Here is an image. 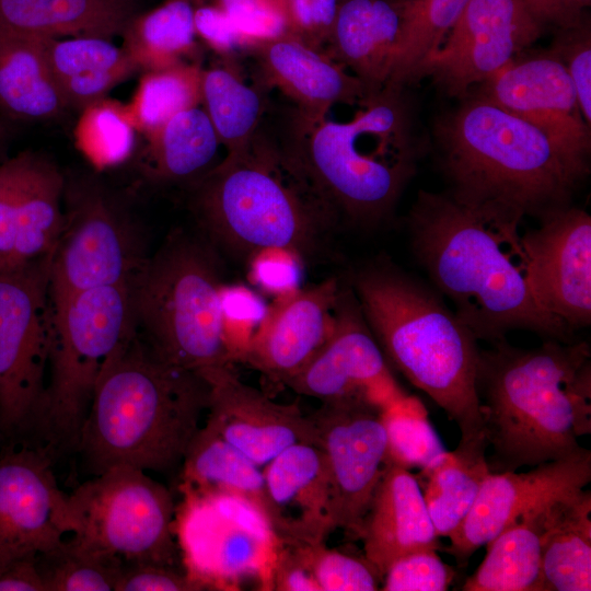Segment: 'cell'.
I'll return each instance as SVG.
<instances>
[{"label": "cell", "instance_id": "obj_25", "mask_svg": "<svg viewBox=\"0 0 591 591\" xmlns=\"http://www.w3.org/2000/svg\"><path fill=\"white\" fill-rule=\"evenodd\" d=\"M364 557L382 576L398 557L439 548L421 489L408 470L387 463L362 523Z\"/></svg>", "mask_w": 591, "mask_h": 591}, {"label": "cell", "instance_id": "obj_3", "mask_svg": "<svg viewBox=\"0 0 591 591\" xmlns=\"http://www.w3.org/2000/svg\"><path fill=\"white\" fill-rule=\"evenodd\" d=\"M209 384L160 358L136 335L103 372L76 451L93 476L115 466L171 473L207 412Z\"/></svg>", "mask_w": 591, "mask_h": 591}, {"label": "cell", "instance_id": "obj_24", "mask_svg": "<svg viewBox=\"0 0 591 591\" xmlns=\"http://www.w3.org/2000/svg\"><path fill=\"white\" fill-rule=\"evenodd\" d=\"M251 47L265 81L297 104L301 118H324L334 105L359 104L369 94L358 77L324 50L286 31Z\"/></svg>", "mask_w": 591, "mask_h": 591}, {"label": "cell", "instance_id": "obj_21", "mask_svg": "<svg viewBox=\"0 0 591 591\" xmlns=\"http://www.w3.org/2000/svg\"><path fill=\"white\" fill-rule=\"evenodd\" d=\"M201 376L209 384L205 425L260 467L290 445H318L313 421L296 404L270 399L243 383L232 368L211 370Z\"/></svg>", "mask_w": 591, "mask_h": 591}, {"label": "cell", "instance_id": "obj_14", "mask_svg": "<svg viewBox=\"0 0 591 591\" xmlns=\"http://www.w3.org/2000/svg\"><path fill=\"white\" fill-rule=\"evenodd\" d=\"M544 25L523 0H470L440 48L420 68L450 96L464 99L530 47Z\"/></svg>", "mask_w": 591, "mask_h": 591}, {"label": "cell", "instance_id": "obj_4", "mask_svg": "<svg viewBox=\"0 0 591 591\" xmlns=\"http://www.w3.org/2000/svg\"><path fill=\"white\" fill-rule=\"evenodd\" d=\"M350 287L389 364L457 424L460 441L485 439L478 340L443 298L385 264L360 270Z\"/></svg>", "mask_w": 591, "mask_h": 591}, {"label": "cell", "instance_id": "obj_1", "mask_svg": "<svg viewBox=\"0 0 591 591\" xmlns=\"http://www.w3.org/2000/svg\"><path fill=\"white\" fill-rule=\"evenodd\" d=\"M523 216L491 204L419 190L407 219L412 250L440 296L477 340L511 331L573 340L566 324L537 302L520 225Z\"/></svg>", "mask_w": 591, "mask_h": 591}, {"label": "cell", "instance_id": "obj_53", "mask_svg": "<svg viewBox=\"0 0 591 591\" xmlns=\"http://www.w3.org/2000/svg\"><path fill=\"white\" fill-rule=\"evenodd\" d=\"M531 13L543 24L559 30L581 25L582 9L572 0H523Z\"/></svg>", "mask_w": 591, "mask_h": 591}, {"label": "cell", "instance_id": "obj_56", "mask_svg": "<svg viewBox=\"0 0 591 591\" xmlns=\"http://www.w3.org/2000/svg\"><path fill=\"white\" fill-rule=\"evenodd\" d=\"M287 20L290 0H267Z\"/></svg>", "mask_w": 591, "mask_h": 591}, {"label": "cell", "instance_id": "obj_50", "mask_svg": "<svg viewBox=\"0 0 591 591\" xmlns=\"http://www.w3.org/2000/svg\"><path fill=\"white\" fill-rule=\"evenodd\" d=\"M205 584L173 566L124 563L115 591H196Z\"/></svg>", "mask_w": 591, "mask_h": 591}, {"label": "cell", "instance_id": "obj_29", "mask_svg": "<svg viewBox=\"0 0 591 591\" xmlns=\"http://www.w3.org/2000/svg\"><path fill=\"white\" fill-rule=\"evenodd\" d=\"M140 13V0H0V33L112 39Z\"/></svg>", "mask_w": 591, "mask_h": 591}, {"label": "cell", "instance_id": "obj_44", "mask_svg": "<svg viewBox=\"0 0 591 591\" xmlns=\"http://www.w3.org/2000/svg\"><path fill=\"white\" fill-rule=\"evenodd\" d=\"M310 563L320 591H374L382 576L364 557L328 549L323 543L309 545Z\"/></svg>", "mask_w": 591, "mask_h": 591}, {"label": "cell", "instance_id": "obj_12", "mask_svg": "<svg viewBox=\"0 0 591 591\" xmlns=\"http://www.w3.org/2000/svg\"><path fill=\"white\" fill-rule=\"evenodd\" d=\"M65 199V225L50 259V300L131 283L149 256L136 224L91 182L66 183Z\"/></svg>", "mask_w": 591, "mask_h": 591}, {"label": "cell", "instance_id": "obj_39", "mask_svg": "<svg viewBox=\"0 0 591 591\" xmlns=\"http://www.w3.org/2000/svg\"><path fill=\"white\" fill-rule=\"evenodd\" d=\"M36 565L45 591H115L124 561L69 534Z\"/></svg>", "mask_w": 591, "mask_h": 591}, {"label": "cell", "instance_id": "obj_49", "mask_svg": "<svg viewBox=\"0 0 591 591\" xmlns=\"http://www.w3.org/2000/svg\"><path fill=\"white\" fill-rule=\"evenodd\" d=\"M339 0H290L286 32L324 50L332 33Z\"/></svg>", "mask_w": 591, "mask_h": 591}, {"label": "cell", "instance_id": "obj_28", "mask_svg": "<svg viewBox=\"0 0 591 591\" xmlns=\"http://www.w3.org/2000/svg\"><path fill=\"white\" fill-rule=\"evenodd\" d=\"M572 490L542 500L512 520L485 545L487 553L483 561L466 579L462 590L538 591L545 538L564 498Z\"/></svg>", "mask_w": 591, "mask_h": 591}, {"label": "cell", "instance_id": "obj_34", "mask_svg": "<svg viewBox=\"0 0 591 591\" xmlns=\"http://www.w3.org/2000/svg\"><path fill=\"white\" fill-rule=\"evenodd\" d=\"M591 590V493L575 489L564 498L560 511L543 546L538 591Z\"/></svg>", "mask_w": 591, "mask_h": 591}, {"label": "cell", "instance_id": "obj_18", "mask_svg": "<svg viewBox=\"0 0 591 591\" xmlns=\"http://www.w3.org/2000/svg\"><path fill=\"white\" fill-rule=\"evenodd\" d=\"M523 232L530 279L540 305L571 331L591 323V217L566 206Z\"/></svg>", "mask_w": 591, "mask_h": 591}, {"label": "cell", "instance_id": "obj_30", "mask_svg": "<svg viewBox=\"0 0 591 591\" xmlns=\"http://www.w3.org/2000/svg\"><path fill=\"white\" fill-rule=\"evenodd\" d=\"M46 37L0 33V115L47 121L68 109L48 63Z\"/></svg>", "mask_w": 591, "mask_h": 591}, {"label": "cell", "instance_id": "obj_5", "mask_svg": "<svg viewBox=\"0 0 591 591\" xmlns=\"http://www.w3.org/2000/svg\"><path fill=\"white\" fill-rule=\"evenodd\" d=\"M194 209L211 242L246 257L266 247L310 255L340 217L291 151L257 134L199 177Z\"/></svg>", "mask_w": 591, "mask_h": 591}, {"label": "cell", "instance_id": "obj_31", "mask_svg": "<svg viewBox=\"0 0 591 591\" xmlns=\"http://www.w3.org/2000/svg\"><path fill=\"white\" fill-rule=\"evenodd\" d=\"M47 59L68 109L106 97L139 70L123 47L102 37H47Z\"/></svg>", "mask_w": 591, "mask_h": 591}, {"label": "cell", "instance_id": "obj_16", "mask_svg": "<svg viewBox=\"0 0 591 591\" xmlns=\"http://www.w3.org/2000/svg\"><path fill=\"white\" fill-rule=\"evenodd\" d=\"M285 386L322 402L362 399L382 409L407 394L394 379L351 287H341L328 340Z\"/></svg>", "mask_w": 591, "mask_h": 591}, {"label": "cell", "instance_id": "obj_2", "mask_svg": "<svg viewBox=\"0 0 591 591\" xmlns=\"http://www.w3.org/2000/svg\"><path fill=\"white\" fill-rule=\"evenodd\" d=\"M479 351L476 392L490 472L517 471L576 451L591 432V348L546 339L535 348L491 343Z\"/></svg>", "mask_w": 591, "mask_h": 591}, {"label": "cell", "instance_id": "obj_37", "mask_svg": "<svg viewBox=\"0 0 591 591\" xmlns=\"http://www.w3.org/2000/svg\"><path fill=\"white\" fill-rule=\"evenodd\" d=\"M201 104L228 152L244 151L254 137L264 111L260 92L244 83L231 69H202Z\"/></svg>", "mask_w": 591, "mask_h": 591}, {"label": "cell", "instance_id": "obj_38", "mask_svg": "<svg viewBox=\"0 0 591 591\" xmlns=\"http://www.w3.org/2000/svg\"><path fill=\"white\" fill-rule=\"evenodd\" d=\"M470 0H405L399 45L386 84L417 81L424 63L440 48Z\"/></svg>", "mask_w": 591, "mask_h": 591}, {"label": "cell", "instance_id": "obj_54", "mask_svg": "<svg viewBox=\"0 0 591 591\" xmlns=\"http://www.w3.org/2000/svg\"><path fill=\"white\" fill-rule=\"evenodd\" d=\"M36 556L14 559L0 569V591H45Z\"/></svg>", "mask_w": 591, "mask_h": 591}, {"label": "cell", "instance_id": "obj_40", "mask_svg": "<svg viewBox=\"0 0 591 591\" xmlns=\"http://www.w3.org/2000/svg\"><path fill=\"white\" fill-rule=\"evenodd\" d=\"M202 69L179 62L146 71L127 108L137 131L148 136L177 113L201 104Z\"/></svg>", "mask_w": 591, "mask_h": 591}, {"label": "cell", "instance_id": "obj_35", "mask_svg": "<svg viewBox=\"0 0 591 591\" xmlns=\"http://www.w3.org/2000/svg\"><path fill=\"white\" fill-rule=\"evenodd\" d=\"M147 139L146 174L160 183L205 174L220 146L208 115L199 106L177 113Z\"/></svg>", "mask_w": 591, "mask_h": 591}, {"label": "cell", "instance_id": "obj_47", "mask_svg": "<svg viewBox=\"0 0 591 591\" xmlns=\"http://www.w3.org/2000/svg\"><path fill=\"white\" fill-rule=\"evenodd\" d=\"M551 51L564 63L576 90L580 111L587 124L591 123V38L584 23L559 30Z\"/></svg>", "mask_w": 591, "mask_h": 591}, {"label": "cell", "instance_id": "obj_15", "mask_svg": "<svg viewBox=\"0 0 591 591\" xmlns=\"http://www.w3.org/2000/svg\"><path fill=\"white\" fill-rule=\"evenodd\" d=\"M69 495L58 486L47 447L3 443L0 450V569L38 555L74 532Z\"/></svg>", "mask_w": 591, "mask_h": 591}, {"label": "cell", "instance_id": "obj_42", "mask_svg": "<svg viewBox=\"0 0 591 591\" xmlns=\"http://www.w3.org/2000/svg\"><path fill=\"white\" fill-rule=\"evenodd\" d=\"M387 462L406 470L424 468L444 451L421 401L405 394L382 412Z\"/></svg>", "mask_w": 591, "mask_h": 591}, {"label": "cell", "instance_id": "obj_27", "mask_svg": "<svg viewBox=\"0 0 591 591\" xmlns=\"http://www.w3.org/2000/svg\"><path fill=\"white\" fill-rule=\"evenodd\" d=\"M177 517L188 573L205 586L258 569L273 541L228 519L206 498L185 495Z\"/></svg>", "mask_w": 591, "mask_h": 591}, {"label": "cell", "instance_id": "obj_57", "mask_svg": "<svg viewBox=\"0 0 591 591\" xmlns=\"http://www.w3.org/2000/svg\"><path fill=\"white\" fill-rule=\"evenodd\" d=\"M582 10L590 5L591 0H572Z\"/></svg>", "mask_w": 591, "mask_h": 591}, {"label": "cell", "instance_id": "obj_32", "mask_svg": "<svg viewBox=\"0 0 591 591\" xmlns=\"http://www.w3.org/2000/svg\"><path fill=\"white\" fill-rule=\"evenodd\" d=\"M485 439L460 441L415 475L439 537L449 535L470 512L490 473Z\"/></svg>", "mask_w": 591, "mask_h": 591}, {"label": "cell", "instance_id": "obj_55", "mask_svg": "<svg viewBox=\"0 0 591 591\" xmlns=\"http://www.w3.org/2000/svg\"><path fill=\"white\" fill-rule=\"evenodd\" d=\"M10 136L8 120L0 118V153L4 150Z\"/></svg>", "mask_w": 591, "mask_h": 591}, {"label": "cell", "instance_id": "obj_11", "mask_svg": "<svg viewBox=\"0 0 591 591\" xmlns=\"http://www.w3.org/2000/svg\"><path fill=\"white\" fill-rule=\"evenodd\" d=\"M74 532L124 563L175 567V506L171 491L146 471L115 466L69 495Z\"/></svg>", "mask_w": 591, "mask_h": 591}, {"label": "cell", "instance_id": "obj_22", "mask_svg": "<svg viewBox=\"0 0 591 591\" xmlns=\"http://www.w3.org/2000/svg\"><path fill=\"white\" fill-rule=\"evenodd\" d=\"M341 286L336 278L274 299L244 355L268 381L285 385L316 356L334 332Z\"/></svg>", "mask_w": 591, "mask_h": 591}, {"label": "cell", "instance_id": "obj_8", "mask_svg": "<svg viewBox=\"0 0 591 591\" xmlns=\"http://www.w3.org/2000/svg\"><path fill=\"white\" fill-rule=\"evenodd\" d=\"M222 283L215 246L173 232L131 281L138 333L176 367L200 375L232 368L221 329Z\"/></svg>", "mask_w": 591, "mask_h": 591}, {"label": "cell", "instance_id": "obj_43", "mask_svg": "<svg viewBox=\"0 0 591 591\" xmlns=\"http://www.w3.org/2000/svg\"><path fill=\"white\" fill-rule=\"evenodd\" d=\"M268 305L260 293L250 287L221 285V329L232 362L242 361L267 316Z\"/></svg>", "mask_w": 591, "mask_h": 591}, {"label": "cell", "instance_id": "obj_13", "mask_svg": "<svg viewBox=\"0 0 591 591\" xmlns=\"http://www.w3.org/2000/svg\"><path fill=\"white\" fill-rule=\"evenodd\" d=\"M383 409L362 399L322 402L309 415L323 451L333 531L359 537L375 487L387 462Z\"/></svg>", "mask_w": 591, "mask_h": 591}, {"label": "cell", "instance_id": "obj_36", "mask_svg": "<svg viewBox=\"0 0 591 591\" xmlns=\"http://www.w3.org/2000/svg\"><path fill=\"white\" fill-rule=\"evenodd\" d=\"M194 11L189 0H167L138 14L121 35L123 49L146 71L183 62L195 46Z\"/></svg>", "mask_w": 591, "mask_h": 591}, {"label": "cell", "instance_id": "obj_17", "mask_svg": "<svg viewBox=\"0 0 591 591\" xmlns=\"http://www.w3.org/2000/svg\"><path fill=\"white\" fill-rule=\"evenodd\" d=\"M477 94L537 127L587 175L590 126L564 63L551 50L513 59L483 82Z\"/></svg>", "mask_w": 591, "mask_h": 591}, {"label": "cell", "instance_id": "obj_51", "mask_svg": "<svg viewBox=\"0 0 591 591\" xmlns=\"http://www.w3.org/2000/svg\"><path fill=\"white\" fill-rule=\"evenodd\" d=\"M275 590L320 591L310 563L309 545H286L271 570Z\"/></svg>", "mask_w": 591, "mask_h": 591}, {"label": "cell", "instance_id": "obj_33", "mask_svg": "<svg viewBox=\"0 0 591 591\" xmlns=\"http://www.w3.org/2000/svg\"><path fill=\"white\" fill-rule=\"evenodd\" d=\"M181 472L185 495L239 496L265 511V478L260 466L207 425L192 440Z\"/></svg>", "mask_w": 591, "mask_h": 591}, {"label": "cell", "instance_id": "obj_45", "mask_svg": "<svg viewBox=\"0 0 591 591\" xmlns=\"http://www.w3.org/2000/svg\"><path fill=\"white\" fill-rule=\"evenodd\" d=\"M454 568L436 548H421L395 559L382 578L384 591H444L453 581Z\"/></svg>", "mask_w": 591, "mask_h": 591}, {"label": "cell", "instance_id": "obj_6", "mask_svg": "<svg viewBox=\"0 0 591 591\" xmlns=\"http://www.w3.org/2000/svg\"><path fill=\"white\" fill-rule=\"evenodd\" d=\"M437 125L442 169L456 198L537 219L569 206L586 176L537 127L479 94Z\"/></svg>", "mask_w": 591, "mask_h": 591}, {"label": "cell", "instance_id": "obj_46", "mask_svg": "<svg viewBox=\"0 0 591 591\" xmlns=\"http://www.w3.org/2000/svg\"><path fill=\"white\" fill-rule=\"evenodd\" d=\"M247 258L251 283L273 300L303 287L304 256L301 253L287 247H266Z\"/></svg>", "mask_w": 591, "mask_h": 591}, {"label": "cell", "instance_id": "obj_9", "mask_svg": "<svg viewBox=\"0 0 591 591\" xmlns=\"http://www.w3.org/2000/svg\"><path fill=\"white\" fill-rule=\"evenodd\" d=\"M50 304L47 386L35 434L49 450H76L103 372L137 333L131 283L79 291Z\"/></svg>", "mask_w": 591, "mask_h": 591}, {"label": "cell", "instance_id": "obj_41", "mask_svg": "<svg viewBox=\"0 0 591 591\" xmlns=\"http://www.w3.org/2000/svg\"><path fill=\"white\" fill-rule=\"evenodd\" d=\"M136 127L127 105L101 99L80 111L74 128L76 146L96 169L125 162L136 144Z\"/></svg>", "mask_w": 591, "mask_h": 591}, {"label": "cell", "instance_id": "obj_10", "mask_svg": "<svg viewBox=\"0 0 591 591\" xmlns=\"http://www.w3.org/2000/svg\"><path fill=\"white\" fill-rule=\"evenodd\" d=\"M51 254L0 270V431L31 442L47 386L51 338Z\"/></svg>", "mask_w": 591, "mask_h": 591}, {"label": "cell", "instance_id": "obj_58", "mask_svg": "<svg viewBox=\"0 0 591 591\" xmlns=\"http://www.w3.org/2000/svg\"><path fill=\"white\" fill-rule=\"evenodd\" d=\"M2 445H3V438H2V434H1V431H0V450H1Z\"/></svg>", "mask_w": 591, "mask_h": 591}, {"label": "cell", "instance_id": "obj_23", "mask_svg": "<svg viewBox=\"0 0 591 591\" xmlns=\"http://www.w3.org/2000/svg\"><path fill=\"white\" fill-rule=\"evenodd\" d=\"M265 515L283 545L324 543L333 531L325 459L317 444L290 445L264 466Z\"/></svg>", "mask_w": 591, "mask_h": 591}, {"label": "cell", "instance_id": "obj_7", "mask_svg": "<svg viewBox=\"0 0 591 591\" xmlns=\"http://www.w3.org/2000/svg\"><path fill=\"white\" fill-rule=\"evenodd\" d=\"M358 105L349 121L299 117L290 151L339 216L374 225L416 173L420 143L403 86L385 84Z\"/></svg>", "mask_w": 591, "mask_h": 591}, {"label": "cell", "instance_id": "obj_52", "mask_svg": "<svg viewBox=\"0 0 591 591\" xmlns=\"http://www.w3.org/2000/svg\"><path fill=\"white\" fill-rule=\"evenodd\" d=\"M194 25L196 34L217 51L228 53L245 45L229 16L218 5L196 9Z\"/></svg>", "mask_w": 591, "mask_h": 591}, {"label": "cell", "instance_id": "obj_26", "mask_svg": "<svg viewBox=\"0 0 591 591\" xmlns=\"http://www.w3.org/2000/svg\"><path fill=\"white\" fill-rule=\"evenodd\" d=\"M404 10L405 0H339L324 51L358 77L369 94L390 78Z\"/></svg>", "mask_w": 591, "mask_h": 591}, {"label": "cell", "instance_id": "obj_20", "mask_svg": "<svg viewBox=\"0 0 591 591\" xmlns=\"http://www.w3.org/2000/svg\"><path fill=\"white\" fill-rule=\"evenodd\" d=\"M590 480L591 452L582 447L529 472H490L470 512L449 535L447 551L463 565L532 506L568 490L586 488Z\"/></svg>", "mask_w": 591, "mask_h": 591}, {"label": "cell", "instance_id": "obj_48", "mask_svg": "<svg viewBox=\"0 0 591 591\" xmlns=\"http://www.w3.org/2000/svg\"><path fill=\"white\" fill-rule=\"evenodd\" d=\"M245 45L271 38L286 31L285 18L267 0H217Z\"/></svg>", "mask_w": 591, "mask_h": 591}, {"label": "cell", "instance_id": "obj_19", "mask_svg": "<svg viewBox=\"0 0 591 591\" xmlns=\"http://www.w3.org/2000/svg\"><path fill=\"white\" fill-rule=\"evenodd\" d=\"M66 178L47 157L23 151L0 163V270L50 254L65 225Z\"/></svg>", "mask_w": 591, "mask_h": 591}]
</instances>
